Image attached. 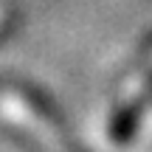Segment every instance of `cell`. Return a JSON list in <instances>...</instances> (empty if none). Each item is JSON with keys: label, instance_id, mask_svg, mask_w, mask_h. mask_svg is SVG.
<instances>
[{"label": "cell", "instance_id": "6da1fadb", "mask_svg": "<svg viewBox=\"0 0 152 152\" xmlns=\"http://www.w3.org/2000/svg\"><path fill=\"white\" fill-rule=\"evenodd\" d=\"M138 121H141V104L121 107L118 113L113 115V121H110V135H113V141H118V144L130 141V138L135 135V130H138Z\"/></svg>", "mask_w": 152, "mask_h": 152}]
</instances>
